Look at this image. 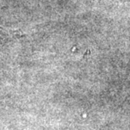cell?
Segmentation results:
<instances>
[{
    "instance_id": "1",
    "label": "cell",
    "mask_w": 130,
    "mask_h": 130,
    "mask_svg": "<svg viewBox=\"0 0 130 130\" xmlns=\"http://www.w3.org/2000/svg\"><path fill=\"white\" fill-rule=\"evenodd\" d=\"M14 35V33L13 31H8V30L3 29L2 27H0V38H5L7 36Z\"/></svg>"
}]
</instances>
